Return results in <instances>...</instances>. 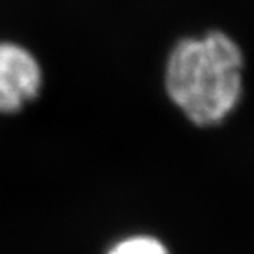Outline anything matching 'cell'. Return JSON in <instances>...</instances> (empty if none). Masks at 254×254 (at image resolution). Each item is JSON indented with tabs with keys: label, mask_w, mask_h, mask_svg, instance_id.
<instances>
[{
	"label": "cell",
	"mask_w": 254,
	"mask_h": 254,
	"mask_svg": "<svg viewBox=\"0 0 254 254\" xmlns=\"http://www.w3.org/2000/svg\"><path fill=\"white\" fill-rule=\"evenodd\" d=\"M43 71L32 52L18 43L0 42V114H15L38 98Z\"/></svg>",
	"instance_id": "cell-2"
},
{
	"label": "cell",
	"mask_w": 254,
	"mask_h": 254,
	"mask_svg": "<svg viewBox=\"0 0 254 254\" xmlns=\"http://www.w3.org/2000/svg\"><path fill=\"white\" fill-rule=\"evenodd\" d=\"M104 254H172L159 236L149 233H132L114 241Z\"/></svg>",
	"instance_id": "cell-3"
},
{
	"label": "cell",
	"mask_w": 254,
	"mask_h": 254,
	"mask_svg": "<svg viewBox=\"0 0 254 254\" xmlns=\"http://www.w3.org/2000/svg\"><path fill=\"white\" fill-rule=\"evenodd\" d=\"M164 88L170 103L196 127L223 124L245 93V53L223 30L179 40L167 55Z\"/></svg>",
	"instance_id": "cell-1"
}]
</instances>
